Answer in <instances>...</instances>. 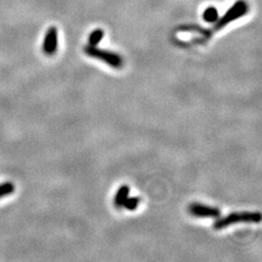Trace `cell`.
Here are the masks:
<instances>
[{"mask_svg":"<svg viewBox=\"0 0 262 262\" xmlns=\"http://www.w3.org/2000/svg\"><path fill=\"white\" fill-rule=\"evenodd\" d=\"M214 224V230H224L238 222H254L258 224L262 220V214L260 212H234L222 216L218 218Z\"/></svg>","mask_w":262,"mask_h":262,"instance_id":"1","label":"cell"},{"mask_svg":"<svg viewBox=\"0 0 262 262\" xmlns=\"http://www.w3.org/2000/svg\"><path fill=\"white\" fill-rule=\"evenodd\" d=\"M84 52L88 56L98 58L99 60L107 64L108 66L116 68V69L120 68L124 64L122 58L118 54L109 52V50H105L98 49L96 48V46H86L84 48Z\"/></svg>","mask_w":262,"mask_h":262,"instance_id":"2","label":"cell"},{"mask_svg":"<svg viewBox=\"0 0 262 262\" xmlns=\"http://www.w3.org/2000/svg\"><path fill=\"white\" fill-rule=\"evenodd\" d=\"M248 5L246 2L243 0L237 1L230 10L226 13V15L222 16L218 22L216 20V26L213 28V32H216L220 30V28H224L226 26H228L230 22L244 16L248 12Z\"/></svg>","mask_w":262,"mask_h":262,"instance_id":"3","label":"cell"},{"mask_svg":"<svg viewBox=\"0 0 262 262\" xmlns=\"http://www.w3.org/2000/svg\"><path fill=\"white\" fill-rule=\"evenodd\" d=\"M188 212L192 216L196 218H218L220 216V211L218 208L201 203H192L188 206Z\"/></svg>","mask_w":262,"mask_h":262,"instance_id":"4","label":"cell"},{"mask_svg":"<svg viewBox=\"0 0 262 262\" xmlns=\"http://www.w3.org/2000/svg\"><path fill=\"white\" fill-rule=\"evenodd\" d=\"M42 50L47 56H52L56 54L58 50V30L56 28L52 26L48 30L44 37Z\"/></svg>","mask_w":262,"mask_h":262,"instance_id":"5","label":"cell"},{"mask_svg":"<svg viewBox=\"0 0 262 262\" xmlns=\"http://www.w3.org/2000/svg\"><path fill=\"white\" fill-rule=\"evenodd\" d=\"M130 192V188L128 184H122L120 186V188L118 190L115 197H114V204L116 208H122L124 206V201L128 197Z\"/></svg>","mask_w":262,"mask_h":262,"instance_id":"6","label":"cell"},{"mask_svg":"<svg viewBox=\"0 0 262 262\" xmlns=\"http://www.w3.org/2000/svg\"><path fill=\"white\" fill-rule=\"evenodd\" d=\"M16 190V186L12 182H4L0 184V198L9 196Z\"/></svg>","mask_w":262,"mask_h":262,"instance_id":"7","label":"cell"},{"mask_svg":"<svg viewBox=\"0 0 262 262\" xmlns=\"http://www.w3.org/2000/svg\"><path fill=\"white\" fill-rule=\"evenodd\" d=\"M203 18L207 22H214L218 18V12L213 6L208 7L203 13Z\"/></svg>","mask_w":262,"mask_h":262,"instance_id":"8","label":"cell"},{"mask_svg":"<svg viewBox=\"0 0 262 262\" xmlns=\"http://www.w3.org/2000/svg\"><path fill=\"white\" fill-rule=\"evenodd\" d=\"M104 32L102 30H96L90 34L88 37V46H96L99 42L103 39Z\"/></svg>","mask_w":262,"mask_h":262,"instance_id":"9","label":"cell"},{"mask_svg":"<svg viewBox=\"0 0 262 262\" xmlns=\"http://www.w3.org/2000/svg\"><path fill=\"white\" fill-rule=\"evenodd\" d=\"M140 204V198L139 197H128L124 203V206L128 211H134L137 209V207Z\"/></svg>","mask_w":262,"mask_h":262,"instance_id":"10","label":"cell"}]
</instances>
